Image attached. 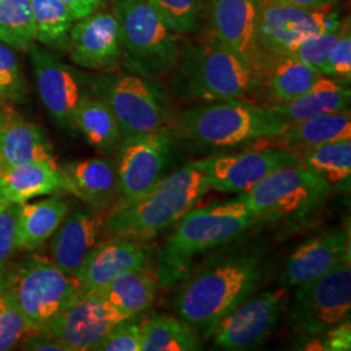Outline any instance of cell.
Wrapping results in <instances>:
<instances>
[{
	"label": "cell",
	"instance_id": "f6af8a7d",
	"mask_svg": "<svg viewBox=\"0 0 351 351\" xmlns=\"http://www.w3.org/2000/svg\"><path fill=\"white\" fill-rule=\"evenodd\" d=\"M268 1L285 4L290 7H297L302 10H310V11L330 10L339 3V0H268Z\"/></svg>",
	"mask_w": 351,
	"mask_h": 351
},
{
	"label": "cell",
	"instance_id": "d590c367",
	"mask_svg": "<svg viewBox=\"0 0 351 351\" xmlns=\"http://www.w3.org/2000/svg\"><path fill=\"white\" fill-rule=\"evenodd\" d=\"M27 332L25 316L20 307L12 282L7 287L0 302V351L10 350Z\"/></svg>",
	"mask_w": 351,
	"mask_h": 351
},
{
	"label": "cell",
	"instance_id": "52a82bcc",
	"mask_svg": "<svg viewBox=\"0 0 351 351\" xmlns=\"http://www.w3.org/2000/svg\"><path fill=\"white\" fill-rule=\"evenodd\" d=\"M332 189L326 181L301 163L276 169L239 195L258 221L298 220L326 203Z\"/></svg>",
	"mask_w": 351,
	"mask_h": 351
},
{
	"label": "cell",
	"instance_id": "44dd1931",
	"mask_svg": "<svg viewBox=\"0 0 351 351\" xmlns=\"http://www.w3.org/2000/svg\"><path fill=\"white\" fill-rule=\"evenodd\" d=\"M101 217L94 213L75 211L64 217L53 233L52 262L64 274L75 276L90 252L99 243Z\"/></svg>",
	"mask_w": 351,
	"mask_h": 351
},
{
	"label": "cell",
	"instance_id": "3957f363",
	"mask_svg": "<svg viewBox=\"0 0 351 351\" xmlns=\"http://www.w3.org/2000/svg\"><path fill=\"white\" fill-rule=\"evenodd\" d=\"M207 159L172 171L137 199L114 206L101 228L111 236L147 239L175 226L210 190Z\"/></svg>",
	"mask_w": 351,
	"mask_h": 351
},
{
	"label": "cell",
	"instance_id": "60d3db41",
	"mask_svg": "<svg viewBox=\"0 0 351 351\" xmlns=\"http://www.w3.org/2000/svg\"><path fill=\"white\" fill-rule=\"evenodd\" d=\"M19 204L7 203L0 210V277L8 261L16 250V228H17Z\"/></svg>",
	"mask_w": 351,
	"mask_h": 351
},
{
	"label": "cell",
	"instance_id": "2e32d148",
	"mask_svg": "<svg viewBox=\"0 0 351 351\" xmlns=\"http://www.w3.org/2000/svg\"><path fill=\"white\" fill-rule=\"evenodd\" d=\"M27 50L43 106L59 125L75 130V110L88 93L84 77L34 42L30 43Z\"/></svg>",
	"mask_w": 351,
	"mask_h": 351
},
{
	"label": "cell",
	"instance_id": "ffe728a7",
	"mask_svg": "<svg viewBox=\"0 0 351 351\" xmlns=\"http://www.w3.org/2000/svg\"><path fill=\"white\" fill-rule=\"evenodd\" d=\"M149 258L150 247L143 239L113 236L97 245L75 277L84 291H99L114 277L146 267Z\"/></svg>",
	"mask_w": 351,
	"mask_h": 351
},
{
	"label": "cell",
	"instance_id": "ba28073f",
	"mask_svg": "<svg viewBox=\"0 0 351 351\" xmlns=\"http://www.w3.org/2000/svg\"><path fill=\"white\" fill-rule=\"evenodd\" d=\"M95 88L114 114L123 138L172 125L171 101L158 81L130 72L101 77Z\"/></svg>",
	"mask_w": 351,
	"mask_h": 351
},
{
	"label": "cell",
	"instance_id": "8992f818",
	"mask_svg": "<svg viewBox=\"0 0 351 351\" xmlns=\"http://www.w3.org/2000/svg\"><path fill=\"white\" fill-rule=\"evenodd\" d=\"M113 14L129 71L154 81L172 75L186 43L184 34L146 0H114Z\"/></svg>",
	"mask_w": 351,
	"mask_h": 351
},
{
	"label": "cell",
	"instance_id": "8d00e7d4",
	"mask_svg": "<svg viewBox=\"0 0 351 351\" xmlns=\"http://www.w3.org/2000/svg\"><path fill=\"white\" fill-rule=\"evenodd\" d=\"M27 99L25 78L12 49L0 42V101L24 103Z\"/></svg>",
	"mask_w": 351,
	"mask_h": 351
},
{
	"label": "cell",
	"instance_id": "e0dca14e",
	"mask_svg": "<svg viewBox=\"0 0 351 351\" xmlns=\"http://www.w3.org/2000/svg\"><path fill=\"white\" fill-rule=\"evenodd\" d=\"M259 0H210L211 37L265 71L271 58L258 43Z\"/></svg>",
	"mask_w": 351,
	"mask_h": 351
},
{
	"label": "cell",
	"instance_id": "7a4b0ae2",
	"mask_svg": "<svg viewBox=\"0 0 351 351\" xmlns=\"http://www.w3.org/2000/svg\"><path fill=\"white\" fill-rule=\"evenodd\" d=\"M264 72L213 37L186 42L172 72V90L188 104L250 101L263 85Z\"/></svg>",
	"mask_w": 351,
	"mask_h": 351
},
{
	"label": "cell",
	"instance_id": "277c9868",
	"mask_svg": "<svg viewBox=\"0 0 351 351\" xmlns=\"http://www.w3.org/2000/svg\"><path fill=\"white\" fill-rule=\"evenodd\" d=\"M258 221L239 197L202 208H190L159 252L158 277L160 285L180 284L191 272V264L208 251L239 239Z\"/></svg>",
	"mask_w": 351,
	"mask_h": 351
},
{
	"label": "cell",
	"instance_id": "7dc6e473",
	"mask_svg": "<svg viewBox=\"0 0 351 351\" xmlns=\"http://www.w3.org/2000/svg\"><path fill=\"white\" fill-rule=\"evenodd\" d=\"M5 287H7V281L1 277L0 278V302H1V297H3V293L5 290Z\"/></svg>",
	"mask_w": 351,
	"mask_h": 351
},
{
	"label": "cell",
	"instance_id": "4316f807",
	"mask_svg": "<svg viewBox=\"0 0 351 351\" xmlns=\"http://www.w3.org/2000/svg\"><path fill=\"white\" fill-rule=\"evenodd\" d=\"M68 211L66 202L59 197L19 204L16 250H36L56 232Z\"/></svg>",
	"mask_w": 351,
	"mask_h": 351
},
{
	"label": "cell",
	"instance_id": "e575fe53",
	"mask_svg": "<svg viewBox=\"0 0 351 351\" xmlns=\"http://www.w3.org/2000/svg\"><path fill=\"white\" fill-rule=\"evenodd\" d=\"M181 34L198 30L207 0H146Z\"/></svg>",
	"mask_w": 351,
	"mask_h": 351
},
{
	"label": "cell",
	"instance_id": "4dcf8cb0",
	"mask_svg": "<svg viewBox=\"0 0 351 351\" xmlns=\"http://www.w3.org/2000/svg\"><path fill=\"white\" fill-rule=\"evenodd\" d=\"M142 351H195L202 349L199 332L178 316L151 315L142 319Z\"/></svg>",
	"mask_w": 351,
	"mask_h": 351
},
{
	"label": "cell",
	"instance_id": "cb8c5ba5",
	"mask_svg": "<svg viewBox=\"0 0 351 351\" xmlns=\"http://www.w3.org/2000/svg\"><path fill=\"white\" fill-rule=\"evenodd\" d=\"M350 85L322 75L314 88L301 97L271 104L269 108L289 126L326 113L350 111Z\"/></svg>",
	"mask_w": 351,
	"mask_h": 351
},
{
	"label": "cell",
	"instance_id": "c3c4849f",
	"mask_svg": "<svg viewBox=\"0 0 351 351\" xmlns=\"http://www.w3.org/2000/svg\"><path fill=\"white\" fill-rule=\"evenodd\" d=\"M7 203H8V202L4 199V195H3V193H1V190H0V210H1Z\"/></svg>",
	"mask_w": 351,
	"mask_h": 351
},
{
	"label": "cell",
	"instance_id": "5b68a950",
	"mask_svg": "<svg viewBox=\"0 0 351 351\" xmlns=\"http://www.w3.org/2000/svg\"><path fill=\"white\" fill-rule=\"evenodd\" d=\"M171 128L176 139L221 150L255 146L276 137L288 125L269 107L249 101H220L193 104L175 114Z\"/></svg>",
	"mask_w": 351,
	"mask_h": 351
},
{
	"label": "cell",
	"instance_id": "6da1fadb",
	"mask_svg": "<svg viewBox=\"0 0 351 351\" xmlns=\"http://www.w3.org/2000/svg\"><path fill=\"white\" fill-rule=\"evenodd\" d=\"M265 254L262 245L250 243L216 255L180 282L175 314L208 339L226 315L261 288Z\"/></svg>",
	"mask_w": 351,
	"mask_h": 351
},
{
	"label": "cell",
	"instance_id": "7c38bea8",
	"mask_svg": "<svg viewBox=\"0 0 351 351\" xmlns=\"http://www.w3.org/2000/svg\"><path fill=\"white\" fill-rule=\"evenodd\" d=\"M287 289H271L251 295L217 324L213 346L219 350H251L263 345L287 310Z\"/></svg>",
	"mask_w": 351,
	"mask_h": 351
},
{
	"label": "cell",
	"instance_id": "5bb4252c",
	"mask_svg": "<svg viewBox=\"0 0 351 351\" xmlns=\"http://www.w3.org/2000/svg\"><path fill=\"white\" fill-rule=\"evenodd\" d=\"M124 319L98 291H85L43 330L59 341L65 351L94 350L110 329Z\"/></svg>",
	"mask_w": 351,
	"mask_h": 351
},
{
	"label": "cell",
	"instance_id": "836d02e7",
	"mask_svg": "<svg viewBox=\"0 0 351 351\" xmlns=\"http://www.w3.org/2000/svg\"><path fill=\"white\" fill-rule=\"evenodd\" d=\"M36 40L30 0H0V42L26 50Z\"/></svg>",
	"mask_w": 351,
	"mask_h": 351
},
{
	"label": "cell",
	"instance_id": "ee69618b",
	"mask_svg": "<svg viewBox=\"0 0 351 351\" xmlns=\"http://www.w3.org/2000/svg\"><path fill=\"white\" fill-rule=\"evenodd\" d=\"M68 7V10L75 16V20H82L91 13L99 11L104 5V0H60Z\"/></svg>",
	"mask_w": 351,
	"mask_h": 351
},
{
	"label": "cell",
	"instance_id": "d6a6232c",
	"mask_svg": "<svg viewBox=\"0 0 351 351\" xmlns=\"http://www.w3.org/2000/svg\"><path fill=\"white\" fill-rule=\"evenodd\" d=\"M36 39L49 47H60L68 40L75 16L60 0H30Z\"/></svg>",
	"mask_w": 351,
	"mask_h": 351
},
{
	"label": "cell",
	"instance_id": "7bdbcfd3",
	"mask_svg": "<svg viewBox=\"0 0 351 351\" xmlns=\"http://www.w3.org/2000/svg\"><path fill=\"white\" fill-rule=\"evenodd\" d=\"M24 350L65 351L63 345L53 339L46 330L30 333L23 346Z\"/></svg>",
	"mask_w": 351,
	"mask_h": 351
},
{
	"label": "cell",
	"instance_id": "d6986e66",
	"mask_svg": "<svg viewBox=\"0 0 351 351\" xmlns=\"http://www.w3.org/2000/svg\"><path fill=\"white\" fill-rule=\"evenodd\" d=\"M68 40L72 62L86 69H110L123 58L120 26L113 12L97 11L78 20Z\"/></svg>",
	"mask_w": 351,
	"mask_h": 351
},
{
	"label": "cell",
	"instance_id": "7402d4cb",
	"mask_svg": "<svg viewBox=\"0 0 351 351\" xmlns=\"http://www.w3.org/2000/svg\"><path fill=\"white\" fill-rule=\"evenodd\" d=\"M64 190L86 202L99 213L117 199L119 177L116 162L103 158L77 160L60 167Z\"/></svg>",
	"mask_w": 351,
	"mask_h": 351
},
{
	"label": "cell",
	"instance_id": "ab89813d",
	"mask_svg": "<svg viewBox=\"0 0 351 351\" xmlns=\"http://www.w3.org/2000/svg\"><path fill=\"white\" fill-rule=\"evenodd\" d=\"M322 75L350 85L351 80V30L350 21L346 20L337 43L330 51Z\"/></svg>",
	"mask_w": 351,
	"mask_h": 351
},
{
	"label": "cell",
	"instance_id": "83f0119b",
	"mask_svg": "<svg viewBox=\"0 0 351 351\" xmlns=\"http://www.w3.org/2000/svg\"><path fill=\"white\" fill-rule=\"evenodd\" d=\"M159 285L158 274L152 272L149 269V265H146L126 271L114 277L98 293L117 311L125 317H130L150 308L155 301Z\"/></svg>",
	"mask_w": 351,
	"mask_h": 351
},
{
	"label": "cell",
	"instance_id": "d4e9b609",
	"mask_svg": "<svg viewBox=\"0 0 351 351\" xmlns=\"http://www.w3.org/2000/svg\"><path fill=\"white\" fill-rule=\"evenodd\" d=\"M26 163L56 164L45 132L13 113L0 133V169Z\"/></svg>",
	"mask_w": 351,
	"mask_h": 351
},
{
	"label": "cell",
	"instance_id": "ac0fdd59",
	"mask_svg": "<svg viewBox=\"0 0 351 351\" xmlns=\"http://www.w3.org/2000/svg\"><path fill=\"white\" fill-rule=\"evenodd\" d=\"M350 261V236L345 228H329L306 239L289 255L280 284L290 290L324 276L333 268Z\"/></svg>",
	"mask_w": 351,
	"mask_h": 351
},
{
	"label": "cell",
	"instance_id": "1f68e13d",
	"mask_svg": "<svg viewBox=\"0 0 351 351\" xmlns=\"http://www.w3.org/2000/svg\"><path fill=\"white\" fill-rule=\"evenodd\" d=\"M302 165L322 177L332 190L348 189L351 177V139L329 142L300 154Z\"/></svg>",
	"mask_w": 351,
	"mask_h": 351
},
{
	"label": "cell",
	"instance_id": "b9f144b4",
	"mask_svg": "<svg viewBox=\"0 0 351 351\" xmlns=\"http://www.w3.org/2000/svg\"><path fill=\"white\" fill-rule=\"evenodd\" d=\"M311 341L304 343L306 350L349 351L351 348L350 320L328 329L323 335L308 337Z\"/></svg>",
	"mask_w": 351,
	"mask_h": 351
},
{
	"label": "cell",
	"instance_id": "74e56055",
	"mask_svg": "<svg viewBox=\"0 0 351 351\" xmlns=\"http://www.w3.org/2000/svg\"><path fill=\"white\" fill-rule=\"evenodd\" d=\"M345 21L346 20H343L342 25L337 29H332V30L306 38L289 53L288 56H291L302 63L314 66L315 69H317L322 73L330 51L333 50L335 45L337 43L339 36L342 33Z\"/></svg>",
	"mask_w": 351,
	"mask_h": 351
},
{
	"label": "cell",
	"instance_id": "f546056e",
	"mask_svg": "<svg viewBox=\"0 0 351 351\" xmlns=\"http://www.w3.org/2000/svg\"><path fill=\"white\" fill-rule=\"evenodd\" d=\"M75 126L84 134L90 146L104 155L116 154L123 141L114 114L98 95L86 93L82 97L75 110Z\"/></svg>",
	"mask_w": 351,
	"mask_h": 351
},
{
	"label": "cell",
	"instance_id": "681fc988",
	"mask_svg": "<svg viewBox=\"0 0 351 351\" xmlns=\"http://www.w3.org/2000/svg\"><path fill=\"white\" fill-rule=\"evenodd\" d=\"M0 278H1V277H0Z\"/></svg>",
	"mask_w": 351,
	"mask_h": 351
},
{
	"label": "cell",
	"instance_id": "f1b7e54d",
	"mask_svg": "<svg viewBox=\"0 0 351 351\" xmlns=\"http://www.w3.org/2000/svg\"><path fill=\"white\" fill-rule=\"evenodd\" d=\"M314 66L291 56H272L264 71L263 85L272 104L293 101L314 88L322 78Z\"/></svg>",
	"mask_w": 351,
	"mask_h": 351
},
{
	"label": "cell",
	"instance_id": "9c48e42d",
	"mask_svg": "<svg viewBox=\"0 0 351 351\" xmlns=\"http://www.w3.org/2000/svg\"><path fill=\"white\" fill-rule=\"evenodd\" d=\"M287 310L291 328L307 339L350 320V261L295 288Z\"/></svg>",
	"mask_w": 351,
	"mask_h": 351
},
{
	"label": "cell",
	"instance_id": "4fadbf2b",
	"mask_svg": "<svg viewBox=\"0 0 351 351\" xmlns=\"http://www.w3.org/2000/svg\"><path fill=\"white\" fill-rule=\"evenodd\" d=\"M342 23L333 8L310 11L259 0L258 43L269 56H288L306 38L337 29Z\"/></svg>",
	"mask_w": 351,
	"mask_h": 351
},
{
	"label": "cell",
	"instance_id": "9a60e30c",
	"mask_svg": "<svg viewBox=\"0 0 351 351\" xmlns=\"http://www.w3.org/2000/svg\"><path fill=\"white\" fill-rule=\"evenodd\" d=\"M297 163L295 154L274 146L220 154L208 158L207 181L210 190L241 195L278 168Z\"/></svg>",
	"mask_w": 351,
	"mask_h": 351
},
{
	"label": "cell",
	"instance_id": "603a6c76",
	"mask_svg": "<svg viewBox=\"0 0 351 351\" xmlns=\"http://www.w3.org/2000/svg\"><path fill=\"white\" fill-rule=\"evenodd\" d=\"M342 139H351L350 111L326 113L303 120L289 125L276 137L263 141L255 146H274L290 151L298 156L302 152L316 146Z\"/></svg>",
	"mask_w": 351,
	"mask_h": 351
},
{
	"label": "cell",
	"instance_id": "f35d334b",
	"mask_svg": "<svg viewBox=\"0 0 351 351\" xmlns=\"http://www.w3.org/2000/svg\"><path fill=\"white\" fill-rule=\"evenodd\" d=\"M138 315L126 317L113 326L97 343L95 351H142V333Z\"/></svg>",
	"mask_w": 351,
	"mask_h": 351
},
{
	"label": "cell",
	"instance_id": "bcb514c9",
	"mask_svg": "<svg viewBox=\"0 0 351 351\" xmlns=\"http://www.w3.org/2000/svg\"><path fill=\"white\" fill-rule=\"evenodd\" d=\"M13 113L14 112L12 110L4 101H0V133L3 132L4 126L7 125V123L11 119Z\"/></svg>",
	"mask_w": 351,
	"mask_h": 351
},
{
	"label": "cell",
	"instance_id": "30bf717a",
	"mask_svg": "<svg viewBox=\"0 0 351 351\" xmlns=\"http://www.w3.org/2000/svg\"><path fill=\"white\" fill-rule=\"evenodd\" d=\"M176 141L171 126L123 138L116 151V206L137 199L172 172Z\"/></svg>",
	"mask_w": 351,
	"mask_h": 351
},
{
	"label": "cell",
	"instance_id": "8fae6325",
	"mask_svg": "<svg viewBox=\"0 0 351 351\" xmlns=\"http://www.w3.org/2000/svg\"><path fill=\"white\" fill-rule=\"evenodd\" d=\"M11 282L29 333L43 330L85 293L75 276L39 258L27 262Z\"/></svg>",
	"mask_w": 351,
	"mask_h": 351
},
{
	"label": "cell",
	"instance_id": "484cf974",
	"mask_svg": "<svg viewBox=\"0 0 351 351\" xmlns=\"http://www.w3.org/2000/svg\"><path fill=\"white\" fill-rule=\"evenodd\" d=\"M0 190L8 203L21 204L37 197L64 190L58 164L26 163L0 169Z\"/></svg>",
	"mask_w": 351,
	"mask_h": 351
}]
</instances>
